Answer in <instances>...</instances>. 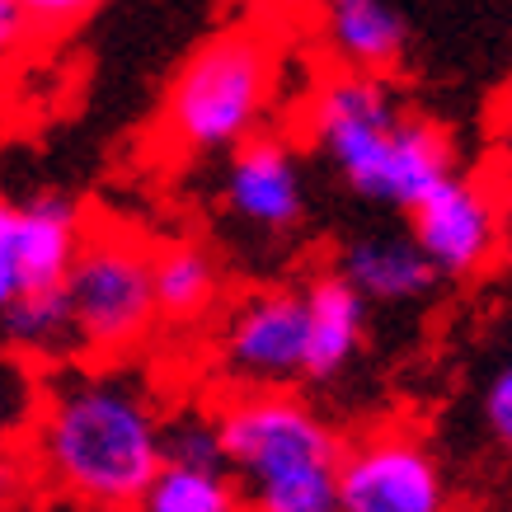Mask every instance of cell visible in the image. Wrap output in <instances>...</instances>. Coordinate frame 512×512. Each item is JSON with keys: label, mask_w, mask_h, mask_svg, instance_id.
Returning a JSON list of instances; mask_svg holds the SVG:
<instances>
[{"label": "cell", "mask_w": 512, "mask_h": 512, "mask_svg": "<svg viewBox=\"0 0 512 512\" xmlns=\"http://www.w3.org/2000/svg\"><path fill=\"white\" fill-rule=\"evenodd\" d=\"M38 466L99 512H132L165 466V419L118 372H76L47 386L33 414Z\"/></svg>", "instance_id": "6da1fadb"}, {"label": "cell", "mask_w": 512, "mask_h": 512, "mask_svg": "<svg viewBox=\"0 0 512 512\" xmlns=\"http://www.w3.org/2000/svg\"><path fill=\"white\" fill-rule=\"evenodd\" d=\"M306 132L357 198L395 212H414L456 174V146L447 132L376 76H325L306 104Z\"/></svg>", "instance_id": "7a4b0ae2"}, {"label": "cell", "mask_w": 512, "mask_h": 512, "mask_svg": "<svg viewBox=\"0 0 512 512\" xmlns=\"http://www.w3.org/2000/svg\"><path fill=\"white\" fill-rule=\"evenodd\" d=\"M212 419L245 512H339L343 442L301 395L235 390Z\"/></svg>", "instance_id": "3957f363"}, {"label": "cell", "mask_w": 512, "mask_h": 512, "mask_svg": "<svg viewBox=\"0 0 512 512\" xmlns=\"http://www.w3.org/2000/svg\"><path fill=\"white\" fill-rule=\"evenodd\" d=\"M282 47L268 24H231L202 38L174 71L160 109V137L179 156L235 151L259 137L278 94Z\"/></svg>", "instance_id": "277c9868"}, {"label": "cell", "mask_w": 512, "mask_h": 512, "mask_svg": "<svg viewBox=\"0 0 512 512\" xmlns=\"http://www.w3.org/2000/svg\"><path fill=\"white\" fill-rule=\"evenodd\" d=\"M151 254L156 249L118 221L80 231L76 259L62 282L76 348L94 357H123L156 329Z\"/></svg>", "instance_id": "5b68a950"}, {"label": "cell", "mask_w": 512, "mask_h": 512, "mask_svg": "<svg viewBox=\"0 0 512 512\" xmlns=\"http://www.w3.org/2000/svg\"><path fill=\"white\" fill-rule=\"evenodd\" d=\"M339 512H451V484L419 433L381 428L343 447Z\"/></svg>", "instance_id": "8992f818"}, {"label": "cell", "mask_w": 512, "mask_h": 512, "mask_svg": "<svg viewBox=\"0 0 512 512\" xmlns=\"http://www.w3.org/2000/svg\"><path fill=\"white\" fill-rule=\"evenodd\" d=\"M221 372L245 390H287L306 381V306L301 287H259L231 311L217 343Z\"/></svg>", "instance_id": "52a82bcc"}, {"label": "cell", "mask_w": 512, "mask_h": 512, "mask_svg": "<svg viewBox=\"0 0 512 512\" xmlns=\"http://www.w3.org/2000/svg\"><path fill=\"white\" fill-rule=\"evenodd\" d=\"M409 240L433 264L437 278H475L498 259L503 207L484 184L451 174L409 212Z\"/></svg>", "instance_id": "ba28073f"}, {"label": "cell", "mask_w": 512, "mask_h": 512, "mask_svg": "<svg viewBox=\"0 0 512 512\" xmlns=\"http://www.w3.org/2000/svg\"><path fill=\"white\" fill-rule=\"evenodd\" d=\"M226 212L254 231L282 235L306 217V184L292 146L278 137H249L226 170Z\"/></svg>", "instance_id": "9c48e42d"}, {"label": "cell", "mask_w": 512, "mask_h": 512, "mask_svg": "<svg viewBox=\"0 0 512 512\" xmlns=\"http://www.w3.org/2000/svg\"><path fill=\"white\" fill-rule=\"evenodd\" d=\"M306 306V381H334L353 367L367 339V301L325 268L301 287Z\"/></svg>", "instance_id": "30bf717a"}, {"label": "cell", "mask_w": 512, "mask_h": 512, "mask_svg": "<svg viewBox=\"0 0 512 512\" xmlns=\"http://www.w3.org/2000/svg\"><path fill=\"white\" fill-rule=\"evenodd\" d=\"M404 47L409 24L386 0H334L325 10V52L343 76L390 80V71L404 62Z\"/></svg>", "instance_id": "8fae6325"}, {"label": "cell", "mask_w": 512, "mask_h": 512, "mask_svg": "<svg viewBox=\"0 0 512 512\" xmlns=\"http://www.w3.org/2000/svg\"><path fill=\"white\" fill-rule=\"evenodd\" d=\"M348 287L362 301H423L428 292H437V273L433 264L419 254V245L409 235H357L339 249V264H334Z\"/></svg>", "instance_id": "7c38bea8"}, {"label": "cell", "mask_w": 512, "mask_h": 512, "mask_svg": "<svg viewBox=\"0 0 512 512\" xmlns=\"http://www.w3.org/2000/svg\"><path fill=\"white\" fill-rule=\"evenodd\" d=\"M80 207L71 198L43 193L19 207V240H15V268H19V296L62 287L66 268L76 259L80 245Z\"/></svg>", "instance_id": "4fadbf2b"}, {"label": "cell", "mask_w": 512, "mask_h": 512, "mask_svg": "<svg viewBox=\"0 0 512 512\" xmlns=\"http://www.w3.org/2000/svg\"><path fill=\"white\" fill-rule=\"evenodd\" d=\"M217 264L198 240H174L151 254V296H156V320L193 325L212 311L217 301Z\"/></svg>", "instance_id": "5bb4252c"}, {"label": "cell", "mask_w": 512, "mask_h": 512, "mask_svg": "<svg viewBox=\"0 0 512 512\" xmlns=\"http://www.w3.org/2000/svg\"><path fill=\"white\" fill-rule=\"evenodd\" d=\"M132 512H245V508H240V489H235L226 470L160 466Z\"/></svg>", "instance_id": "9a60e30c"}, {"label": "cell", "mask_w": 512, "mask_h": 512, "mask_svg": "<svg viewBox=\"0 0 512 512\" xmlns=\"http://www.w3.org/2000/svg\"><path fill=\"white\" fill-rule=\"evenodd\" d=\"M0 329L24 353H62L66 343H76L71 339V306H66L62 287L15 296L0 315Z\"/></svg>", "instance_id": "2e32d148"}, {"label": "cell", "mask_w": 512, "mask_h": 512, "mask_svg": "<svg viewBox=\"0 0 512 512\" xmlns=\"http://www.w3.org/2000/svg\"><path fill=\"white\" fill-rule=\"evenodd\" d=\"M165 466L188 470H226L221 466V437L212 414H184L165 423Z\"/></svg>", "instance_id": "e0dca14e"}, {"label": "cell", "mask_w": 512, "mask_h": 512, "mask_svg": "<svg viewBox=\"0 0 512 512\" xmlns=\"http://www.w3.org/2000/svg\"><path fill=\"white\" fill-rule=\"evenodd\" d=\"M484 428L503 451H512V357L494 372L484 390Z\"/></svg>", "instance_id": "ac0fdd59"}, {"label": "cell", "mask_w": 512, "mask_h": 512, "mask_svg": "<svg viewBox=\"0 0 512 512\" xmlns=\"http://www.w3.org/2000/svg\"><path fill=\"white\" fill-rule=\"evenodd\" d=\"M15 240H19V202L0 198V315L19 296V268H15Z\"/></svg>", "instance_id": "d6986e66"}, {"label": "cell", "mask_w": 512, "mask_h": 512, "mask_svg": "<svg viewBox=\"0 0 512 512\" xmlns=\"http://www.w3.org/2000/svg\"><path fill=\"white\" fill-rule=\"evenodd\" d=\"M33 390L24 386V372H19L15 362H5L0 357V442L10 437V428H19V423L29 419L33 409Z\"/></svg>", "instance_id": "ffe728a7"}, {"label": "cell", "mask_w": 512, "mask_h": 512, "mask_svg": "<svg viewBox=\"0 0 512 512\" xmlns=\"http://www.w3.org/2000/svg\"><path fill=\"white\" fill-rule=\"evenodd\" d=\"M33 24L29 5H15V0H0V62L10 57L19 47V38H24V29Z\"/></svg>", "instance_id": "44dd1931"}]
</instances>
